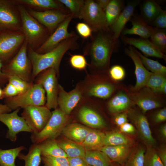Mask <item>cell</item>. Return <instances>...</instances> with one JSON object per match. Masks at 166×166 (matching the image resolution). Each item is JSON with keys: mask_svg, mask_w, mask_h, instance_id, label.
Segmentation results:
<instances>
[{"mask_svg": "<svg viewBox=\"0 0 166 166\" xmlns=\"http://www.w3.org/2000/svg\"><path fill=\"white\" fill-rule=\"evenodd\" d=\"M134 49L139 56L142 64L146 69L150 70L152 73L166 76V67L165 66L161 64L157 61L148 58L143 55L135 48Z\"/></svg>", "mask_w": 166, "mask_h": 166, "instance_id": "37", "label": "cell"}, {"mask_svg": "<svg viewBox=\"0 0 166 166\" xmlns=\"http://www.w3.org/2000/svg\"><path fill=\"white\" fill-rule=\"evenodd\" d=\"M87 166H91V165H88Z\"/></svg>", "mask_w": 166, "mask_h": 166, "instance_id": "62", "label": "cell"}, {"mask_svg": "<svg viewBox=\"0 0 166 166\" xmlns=\"http://www.w3.org/2000/svg\"><path fill=\"white\" fill-rule=\"evenodd\" d=\"M166 93V82H164L161 87L159 94H165Z\"/></svg>", "mask_w": 166, "mask_h": 166, "instance_id": "59", "label": "cell"}, {"mask_svg": "<svg viewBox=\"0 0 166 166\" xmlns=\"http://www.w3.org/2000/svg\"><path fill=\"white\" fill-rule=\"evenodd\" d=\"M26 149L23 146L11 149H0V166H16L15 160L21 152Z\"/></svg>", "mask_w": 166, "mask_h": 166, "instance_id": "35", "label": "cell"}, {"mask_svg": "<svg viewBox=\"0 0 166 166\" xmlns=\"http://www.w3.org/2000/svg\"><path fill=\"white\" fill-rule=\"evenodd\" d=\"M83 158L88 165L92 166H109L112 164L108 156L99 150H85Z\"/></svg>", "mask_w": 166, "mask_h": 166, "instance_id": "32", "label": "cell"}, {"mask_svg": "<svg viewBox=\"0 0 166 166\" xmlns=\"http://www.w3.org/2000/svg\"><path fill=\"white\" fill-rule=\"evenodd\" d=\"M83 19L91 29L92 32L103 30L110 31L105 11L95 1L85 0L78 18Z\"/></svg>", "mask_w": 166, "mask_h": 166, "instance_id": "8", "label": "cell"}, {"mask_svg": "<svg viewBox=\"0 0 166 166\" xmlns=\"http://www.w3.org/2000/svg\"><path fill=\"white\" fill-rule=\"evenodd\" d=\"M21 18L22 31L28 46L35 51L50 34L48 30L30 15L25 6L17 5Z\"/></svg>", "mask_w": 166, "mask_h": 166, "instance_id": "4", "label": "cell"}, {"mask_svg": "<svg viewBox=\"0 0 166 166\" xmlns=\"http://www.w3.org/2000/svg\"><path fill=\"white\" fill-rule=\"evenodd\" d=\"M109 166H117L116 165L112 164V163Z\"/></svg>", "mask_w": 166, "mask_h": 166, "instance_id": "61", "label": "cell"}, {"mask_svg": "<svg viewBox=\"0 0 166 166\" xmlns=\"http://www.w3.org/2000/svg\"><path fill=\"white\" fill-rule=\"evenodd\" d=\"M42 156L68 157L63 150L58 145L55 139H48L38 144Z\"/></svg>", "mask_w": 166, "mask_h": 166, "instance_id": "30", "label": "cell"}, {"mask_svg": "<svg viewBox=\"0 0 166 166\" xmlns=\"http://www.w3.org/2000/svg\"><path fill=\"white\" fill-rule=\"evenodd\" d=\"M135 105L122 85L121 89L107 103L108 111L111 114H116L127 111Z\"/></svg>", "mask_w": 166, "mask_h": 166, "instance_id": "23", "label": "cell"}, {"mask_svg": "<svg viewBox=\"0 0 166 166\" xmlns=\"http://www.w3.org/2000/svg\"><path fill=\"white\" fill-rule=\"evenodd\" d=\"M121 41L125 45H129L136 48L144 54V56L156 57L166 60V55L161 52L148 39L129 37L121 36Z\"/></svg>", "mask_w": 166, "mask_h": 166, "instance_id": "20", "label": "cell"}, {"mask_svg": "<svg viewBox=\"0 0 166 166\" xmlns=\"http://www.w3.org/2000/svg\"><path fill=\"white\" fill-rule=\"evenodd\" d=\"M79 120L84 124L94 128H102L107 126L106 122L97 110L86 105H82L78 110Z\"/></svg>", "mask_w": 166, "mask_h": 166, "instance_id": "22", "label": "cell"}, {"mask_svg": "<svg viewBox=\"0 0 166 166\" xmlns=\"http://www.w3.org/2000/svg\"><path fill=\"white\" fill-rule=\"evenodd\" d=\"M83 97L79 84L74 89L69 92L65 91L61 85H59L58 106L65 114L69 115Z\"/></svg>", "mask_w": 166, "mask_h": 166, "instance_id": "18", "label": "cell"}, {"mask_svg": "<svg viewBox=\"0 0 166 166\" xmlns=\"http://www.w3.org/2000/svg\"><path fill=\"white\" fill-rule=\"evenodd\" d=\"M28 47L25 40L17 53L3 64L2 71L6 75L16 76L27 82H33L32 66L27 55Z\"/></svg>", "mask_w": 166, "mask_h": 166, "instance_id": "5", "label": "cell"}, {"mask_svg": "<svg viewBox=\"0 0 166 166\" xmlns=\"http://www.w3.org/2000/svg\"><path fill=\"white\" fill-rule=\"evenodd\" d=\"M151 41L161 52L164 54L166 53V29L154 28L150 37Z\"/></svg>", "mask_w": 166, "mask_h": 166, "instance_id": "38", "label": "cell"}, {"mask_svg": "<svg viewBox=\"0 0 166 166\" xmlns=\"http://www.w3.org/2000/svg\"><path fill=\"white\" fill-rule=\"evenodd\" d=\"M58 1L69 10L70 12L74 18H78L81 10L84 5L85 0H58Z\"/></svg>", "mask_w": 166, "mask_h": 166, "instance_id": "42", "label": "cell"}, {"mask_svg": "<svg viewBox=\"0 0 166 166\" xmlns=\"http://www.w3.org/2000/svg\"><path fill=\"white\" fill-rule=\"evenodd\" d=\"M41 158L44 166H69L67 157L41 156Z\"/></svg>", "mask_w": 166, "mask_h": 166, "instance_id": "44", "label": "cell"}, {"mask_svg": "<svg viewBox=\"0 0 166 166\" xmlns=\"http://www.w3.org/2000/svg\"><path fill=\"white\" fill-rule=\"evenodd\" d=\"M157 154L164 166H166V148L164 145L161 147L157 152Z\"/></svg>", "mask_w": 166, "mask_h": 166, "instance_id": "54", "label": "cell"}, {"mask_svg": "<svg viewBox=\"0 0 166 166\" xmlns=\"http://www.w3.org/2000/svg\"><path fill=\"white\" fill-rule=\"evenodd\" d=\"M25 40L22 32L11 31L0 33V60L3 64L17 53Z\"/></svg>", "mask_w": 166, "mask_h": 166, "instance_id": "11", "label": "cell"}, {"mask_svg": "<svg viewBox=\"0 0 166 166\" xmlns=\"http://www.w3.org/2000/svg\"><path fill=\"white\" fill-rule=\"evenodd\" d=\"M74 18L71 14L61 23L35 52L40 54L47 53L56 47L63 41L76 35L74 32H69L68 31L69 23Z\"/></svg>", "mask_w": 166, "mask_h": 166, "instance_id": "16", "label": "cell"}, {"mask_svg": "<svg viewBox=\"0 0 166 166\" xmlns=\"http://www.w3.org/2000/svg\"><path fill=\"white\" fill-rule=\"evenodd\" d=\"M145 150L141 147L131 151L123 166H144V156Z\"/></svg>", "mask_w": 166, "mask_h": 166, "instance_id": "39", "label": "cell"}, {"mask_svg": "<svg viewBox=\"0 0 166 166\" xmlns=\"http://www.w3.org/2000/svg\"><path fill=\"white\" fill-rule=\"evenodd\" d=\"M76 27L78 33L83 38H87L92 36V31L90 27L85 23H78Z\"/></svg>", "mask_w": 166, "mask_h": 166, "instance_id": "48", "label": "cell"}, {"mask_svg": "<svg viewBox=\"0 0 166 166\" xmlns=\"http://www.w3.org/2000/svg\"><path fill=\"white\" fill-rule=\"evenodd\" d=\"M78 38L77 35L67 38L51 50L43 54L37 53L28 46L27 55L32 66V81L41 72L49 68L54 69L58 76L60 64L65 53L69 50L78 48Z\"/></svg>", "mask_w": 166, "mask_h": 166, "instance_id": "2", "label": "cell"}, {"mask_svg": "<svg viewBox=\"0 0 166 166\" xmlns=\"http://www.w3.org/2000/svg\"><path fill=\"white\" fill-rule=\"evenodd\" d=\"M144 166H164L152 147L147 146L144 155Z\"/></svg>", "mask_w": 166, "mask_h": 166, "instance_id": "40", "label": "cell"}, {"mask_svg": "<svg viewBox=\"0 0 166 166\" xmlns=\"http://www.w3.org/2000/svg\"><path fill=\"white\" fill-rule=\"evenodd\" d=\"M12 110L6 105L0 104V114L10 113Z\"/></svg>", "mask_w": 166, "mask_h": 166, "instance_id": "57", "label": "cell"}, {"mask_svg": "<svg viewBox=\"0 0 166 166\" xmlns=\"http://www.w3.org/2000/svg\"><path fill=\"white\" fill-rule=\"evenodd\" d=\"M165 82H166V76L152 73L145 87L153 92L159 94L161 87Z\"/></svg>", "mask_w": 166, "mask_h": 166, "instance_id": "41", "label": "cell"}, {"mask_svg": "<svg viewBox=\"0 0 166 166\" xmlns=\"http://www.w3.org/2000/svg\"><path fill=\"white\" fill-rule=\"evenodd\" d=\"M56 140L58 146L65 152L68 157L84 158L85 150L81 144L70 140Z\"/></svg>", "mask_w": 166, "mask_h": 166, "instance_id": "31", "label": "cell"}, {"mask_svg": "<svg viewBox=\"0 0 166 166\" xmlns=\"http://www.w3.org/2000/svg\"><path fill=\"white\" fill-rule=\"evenodd\" d=\"M160 133L162 136L164 138H166V124H164L160 128Z\"/></svg>", "mask_w": 166, "mask_h": 166, "instance_id": "58", "label": "cell"}, {"mask_svg": "<svg viewBox=\"0 0 166 166\" xmlns=\"http://www.w3.org/2000/svg\"><path fill=\"white\" fill-rule=\"evenodd\" d=\"M4 98L15 96L18 94L16 88L11 83L8 82L3 89Z\"/></svg>", "mask_w": 166, "mask_h": 166, "instance_id": "49", "label": "cell"}, {"mask_svg": "<svg viewBox=\"0 0 166 166\" xmlns=\"http://www.w3.org/2000/svg\"><path fill=\"white\" fill-rule=\"evenodd\" d=\"M105 133L104 146L131 145L132 143L129 138L121 133L116 132Z\"/></svg>", "mask_w": 166, "mask_h": 166, "instance_id": "36", "label": "cell"}, {"mask_svg": "<svg viewBox=\"0 0 166 166\" xmlns=\"http://www.w3.org/2000/svg\"><path fill=\"white\" fill-rule=\"evenodd\" d=\"M124 53L132 59L135 66L136 82L135 85L130 88L129 90L132 92H136L145 86L152 73L144 67L133 46L130 45L128 47L125 48Z\"/></svg>", "mask_w": 166, "mask_h": 166, "instance_id": "19", "label": "cell"}, {"mask_svg": "<svg viewBox=\"0 0 166 166\" xmlns=\"http://www.w3.org/2000/svg\"><path fill=\"white\" fill-rule=\"evenodd\" d=\"M58 76L56 70L53 68L47 69L37 77L35 83L40 84L46 93V100L45 106L49 109L58 107L57 98L59 84Z\"/></svg>", "mask_w": 166, "mask_h": 166, "instance_id": "10", "label": "cell"}, {"mask_svg": "<svg viewBox=\"0 0 166 166\" xmlns=\"http://www.w3.org/2000/svg\"><path fill=\"white\" fill-rule=\"evenodd\" d=\"M83 97H95L106 99L122 85L113 80L108 73H93L89 75L82 83H78Z\"/></svg>", "mask_w": 166, "mask_h": 166, "instance_id": "3", "label": "cell"}, {"mask_svg": "<svg viewBox=\"0 0 166 166\" xmlns=\"http://www.w3.org/2000/svg\"><path fill=\"white\" fill-rule=\"evenodd\" d=\"M46 100L45 91L40 83H33L25 92L6 98L5 105L12 110L30 106L45 105Z\"/></svg>", "mask_w": 166, "mask_h": 166, "instance_id": "6", "label": "cell"}, {"mask_svg": "<svg viewBox=\"0 0 166 166\" xmlns=\"http://www.w3.org/2000/svg\"><path fill=\"white\" fill-rule=\"evenodd\" d=\"M162 9L154 0H144L140 5V15L148 24H151Z\"/></svg>", "mask_w": 166, "mask_h": 166, "instance_id": "28", "label": "cell"}, {"mask_svg": "<svg viewBox=\"0 0 166 166\" xmlns=\"http://www.w3.org/2000/svg\"><path fill=\"white\" fill-rule=\"evenodd\" d=\"M109 74L113 80L117 82L122 80L124 78L125 72L124 68L121 66L115 65L110 68Z\"/></svg>", "mask_w": 166, "mask_h": 166, "instance_id": "45", "label": "cell"}, {"mask_svg": "<svg viewBox=\"0 0 166 166\" xmlns=\"http://www.w3.org/2000/svg\"><path fill=\"white\" fill-rule=\"evenodd\" d=\"M11 31L22 32L18 6L12 0H0V33Z\"/></svg>", "mask_w": 166, "mask_h": 166, "instance_id": "9", "label": "cell"}, {"mask_svg": "<svg viewBox=\"0 0 166 166\" xmlns=\"http://www.w3.org/2000/svg\"><path fill=\"white\" fill-rule=\"evenodd\" d=\"M18 157L24 161V166H39L42 158L38 144L33 143L30 147L27 154L20 153Z\"/></svg>", "mask_w": 166, "mask_h": 166, "instance_id": "34", "label": "cell"}, {"mask_svg": "<svg viewBox=\"0 0 166 166\" xmlns=\"http://www.w3.org/2000/svg\"><path fill=\"white\" fill-rule=\"evenodd\" d=\"M69 166H87L88 164L83 158L67 157Z\"/></svg>", "mask_w": 166, "mask_h": 166, "instance_id": "51", "label": "cell"}, {"mask_svg": "<svg viewBox=\"0 0 166 166\" xmlns=\"http://www.w3.org/2000/svg\"><path fill=\"white\" fill-rule=\"evenodd\" d=\"M8 82L11 83L17 89L18 94L22 93L26 91L34 83L28 82L15 76H7Z\"/></svg>", "mask_w": 166, "mask_h": 166, "instance_id": "43", "label": "cell"}, {"mask_svg": "<svg viewBox=\"0 0 166 166\" xmlns=\"http://www.w3.org/2000/svg\"><path fill=\"white\" fill-rule=\"evenodd\" d=\"M91 128L77 123H72L66 125L61 133L70 140L77 143H81Z\"/></svg>", "mask_w": 166, "mask_h": 166, "instance_id": "27", "label": "cell"}, {"mask_svg": "<svg viewBox=\"0 0 166 166\" xmlns=\"http://www.w3.org/2000/svg\"><path fill=\"white\" fill-rule=\"evenodd\" d=\"M17 5H21L31 8L47 10H57L67 11L66 8L57 0H12Z\"/></svg>", "mask_w": 166, "mask_h": 166, "instance_id": "26", "label": "cell"}, {"mask_svg": "<svg viewBox=\"0 0 166 166\" xmlns=\"http://www.w3.org/2000/svg\"><path fill=\"white\" fill-rule=\"evenodd\" d=\"M124 7L122 0H110L105 12L107 24L109 27L117 18Z\"/></svg>", "mask_w": 166, "mask_h": 166, "instance_id": "33", "label": "cell"}, {"mask_svg": "<svg viewBox=\"0 0 166 166\" xmlns=\"http://www.w3.org/2000/svg\"><path fill=\"white\" fill-rule=\"evenodd\" d=\"M132 26L130 29L124 28L121 36L127 34H135L141 38L148 39L150 38L153 32L154 27L149 26L138 14L134 12L130 19Z\"/></svg>", "mask_w": 166, "mask_h": 166, "instance_id": "24", "label": "cell"}, {"mask_svg": "<svg viewBox=\"0 0 166 166\" xmlns=\"http://www.w3.org/2000/svg\"><path fill=\"white\" fill-rule=\"evenodd\" d=\"M20 109L18 108L11 113L0 114V121L8 128L6 137L13 142L16 141L17 135L20 132H33L24 118L18 115Z\"/></svg>", "mask_w": 166, "mask_h": 166, "instance_id": "15", "label": "cell"}, {"mask_svg": "<svg viewBox=\"0 0 166 166\" xmlns=\"http://www.w3.org/2000/svg\"><path fill=\"white\" fill-rule=\"evenodd\" d=\"M23 109L22 117L32 133H38L41 131L52 115V112L45 105L30 106Z\"/></svg>", "mask_w": 166, "mask_h": 166, "instance_id": "12", "label": "cell"}, {"mask_svg": "<svg viewBox=\"0 0 166 166\" xmlns=\"http://www.w3.org/2000/svg\"><path fill=\"white\" fill-rule=\"evenodd\" d=\"M123 88L144 114L148 110L163 106V100L158 95L159 94L153 92L146 87L136 92H132L125 87L123 86Z\"/></svg>", "mask_w": 166, "mask_h": 166, "instance_id": "13", "label": "cell"}, {"mask_svg": "<svg viewBox=\"0 0 166 166\" xmlns=\"http://www.w3.org/2000/svg\"><path fill=\"white\" fill-rule=\"evenodd\" d=\"M127 112L128 118L135 125L140 139L147 146H155L156 142L152 136L148 120L144 114L131 108Z\"/></svg>", "mask_w": 166, "mask_h": 166, "instance_id": "17", "label": "cell"}, {"mask_svg": "<svg viewBox=\"0 0 166 166\" xmlns=\"http://www.w3.org/2000/svg\"><path fill=\"white\" fill-rule=\"evenodd\" d=\"M94 33L84 48V53L90 57V67L93 73H109L111 57L118 50L119 40L114 39L110 31Z\"/></svg>", "mask_w": 166, "mask_h": 166, "instance_id": "1", "label": "cell"}, {"mask_svg": "<svg viewBox=\"0 0 166 166\" xmlns=\"http://www.w3.org/2000/svg\"><path fill=\"white\" fill-rule=\"evenodd\" d=\"M128 118L127 112L126 111L115 115L113 121L116 125L120 127L127 122Z\"/></svg>", "mask_w": 166, "mask_h": 166, "instance_id": "50", "label": "cell"}, {"mask_svg": "<svg viewBox=\"0 0 166 166\" xmlns=\"http://www.w3.org/2000/svg\"><path fill=\"white\" fill-rule=\"evenodd\" d=\"M110 0H97L95 1L105 11Z\"/></svg>", "mask_w": 166, "mask_h": 166, "instance_id": "56", "label": "cell"}, {"mask_svg": "<svg viewBox=\"0 0 166 166\" xmlns=\"http://www.w3.org/2000/svg\"><path fill=\"white\" fill-rule=\"evenodd\" d=\"M141 2V0H132L127 2L117 18L109 27L114 39L119 40V38L126 24L130 20L136 6Z\"/></svg>", "mask_w": 166, "mask_h": 166, "instance_id": "21", "label": "cell"}, {"mask_svg": "<svg viewBox=\"0 0 166 166\" xmlns=\"http://www.w3.org/2000/svg\"><path fill=\"white\" fill-rule=\"evenodd\" d=\"M153 27L165 29L166 28V11L162 10L151 24Z\"/></svg>", "mask_w": 166, "mask_h": 166, "instance_id": "47", "label": "cell"}, {"mask_svg": "<svg viewBox=\"0 0 166 166\" xmlns=\"http://www.w3.org/2000/svg\"><path fill=\"white\" fill-rule=\"evenodd\" d=\"M120 131L124 132L131 134L135 133L136 131L134 127L132 124L126 122L120 126Z\"/></svg>", "mask_w": 166, "mask_h": 166, "instance_id": "53", "label": "cell"}, {"mask_svg": "<svg viewBox=\"0 0 166 166\" xmlns=\"http://www.w3.org/2000/svg\"><path fill=\"white\" fill-rule=\"evenodd\" d=\"M26 10L30 15L48 30L50 34L71 14L69 11L57 10H47L42 11L30 8Z\"/></svg>", "mask_w": 166, "mask_h": 166, "instance_id": "14", "label": "cell"}, {"mask_svg": "<svg viewBox=\"0 0 166 166\" xmlns=\"http://www.w3.org/2000/svg\"><path fill=\"white\" fill-rule=\"evenodd\" d=\"M105 133L91 129L81 145L85 150H99L104 146Z\"/></svg>", "mask_w": 166, "mask_h": 166, "instance_id": "29", "label": "cell"}, {"mask_svg": "<svg viewBox=\"0 0 166 166\" xmlns=\"http://www.w3.org/2000/svg\"><path fill=\"white\" fill-rule=\"evenodd\" d=\"M99 150L104 153L111 161L123 165L131 152L130 145L105 146Z\"/></svg>", "mask_w": 166, "mask_h": 166, "instance_id": "25", "label": "cell"}, {"mask_svg": "<svg viewBox=\"0 0 166 166\" xmlns=\"http://www.w3.org/2000/svg\"><path fill=\"white\" fill-rule=\"evenodd\" d=\"M69 61L71 65L73 68L79 70L85 69L87 65L85 57L81 55H72L70 58Z\"/></svg>", "mask_w": 166, "mask_h": 166, "instance_id": "46", "label": "cell"}, {"mask_svg": "<svg viewBox=\"0 0 166 166\" xmlns=\"http://www.w3.org/2000/svg\"><path fill=\"white\" fill-rule=\"evenodd\" d=\"M153 121L156 123H160L166 120V108L164 107L157 112L154 115Z\"/></svg>", "mask_w": 166, "mask_h": 166, "instance_id": "52", "label": "cell"}, {"mask_svg": "<svg viewBox=\"0 0 166 166\" xmlns=\"http://www.w3.org/2000/svg\"><path fill=\"white\" fill-rule=\"evenodd\" d=\"M4 98L3 90L0 87V99H2Z\"/></svg>", "mask_w": 166, "mask_h": 166, "instance_id": "60", "label": "cell"}, {"mask_svg": "<svg viewBox=\"0 0 166 166\" xmlns=\"http://www.w3.org/2000/svg\"><path fill=\"white\" fill-rule=\"evenodd\" d=\"M3 63L0 60V86H3L6 83L8 82V77L2 71Z\"/></svg>", "mask_w": 166, "mask_h": 166, "instance_id": "55", "label": "cell"}, {"mask_svg": "<svg viewBox=\"0 0 166 166\" xmlns=\"http://www.w3.org/2000/svg\"><path fill=\"white\" fill-rule=\"evenodd\" d=\"M69 119V115L57 107L52 112L50 118L42 130L38 133H32L31 141L39 144L46 140L55 139L61 133Z\"/></svg>", "mask_w": 166, "mask_h": 166, "instance_id": "7", "label": "cell"}]
</instances>
